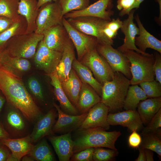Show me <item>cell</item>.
Instances as JSON below:
<instances>
[{
  "label": "cell",
  "mask_w": 161,
  "mask_h": 161,
  "mask_svg": "<svg viewBox=\"0 0 161 161\" xmlns=\"http://www.w3.org/2000/svg\"><path fill=\"white\" fill-rule=\"evenodd\" d=\"M107 121L110 125H120L133 131L143 129V124L136 110H127L108 114Z\"/></svg>",
  "instance_id": "obj_15"
},
{
  "label": "cell",
  "mask_w": 161,
  "mask_h": 161,
  "mask_svg": "<svg viewBox=\"0 0 161 161\" xmlns=\"http://www.w3.org/2000/svg\"><path fill=\"white\" fill-rule=\"evenodd\" d=\"M7 161H18V160L12 153H10L9 155L7 160Z\"/></svg>",
  "instance_id": "obj_55"
},
{
  "label": "cell",
  "mask_w": 161,
  "mask_h": 161,
  "mask_svg": "<svg viewBox=\"0 0 161 161\" xmlns=\"http://www.w3.org/2000/svg\"><path fill=\"white\" fill-rule=\"evenodd\" d=\"M117 150L103 147L94 148L93 160L95 161H108L112 160L117 154Z\"/></svg>",
  "instance_id": "obj_38"
},
{
  "label": "cell",
  "mask_w": 161,
  "mask_h": 161,
  "mask_svg": "<svg viewBox=\"0 0 161 161\" xmlns=\"http://www.w3.org/2000/svg\"><path fill=\"white\" fill-rule=\"evenodd\" d=\"M20 113L17 110H10L7 114L6 120L13 133L20 134L25 130V123Z\"/></svg>",
  "instance_id": "obj_35"
},
{
  "label": "cell",
  "mask_w": 161,
  "mask_h": 161,
  "mask_svg": "<svg viewBox=\"0 0 161 161\" xmlns=\"http://www.w3.org/2000/svg\"><path fill=\"white\" fill-rule=\"evenodd\" d=\"M62 24L76 49L78 61L87 52L96 48L98 43L96 38L86 35L75 29L64 17Z\"/></svg>",
  "instance_id": "obj_10"
},
{
  "label": "cell",
  "mask_w": 161,
  "mask_h": 161,
  "mask_svg": "<svg viewBox=\"0 0 161 161\" xmlns=\"http://www.w3.org/2000/svg\"><path fill=\"white\" fill-rule=\"evenodd\" d=\"M136 0H117V9L123 12L129 8L134 4Z\"/></svg>",
  "instance_id": "obj_46"
},
{
  "label": "cell",
  "mask_w": 161,
  "mask_h": 161,
  "mask_svg": "<svg viewBox=\"0 0 161 161\" xmlns=\"http://www.w3.org/2000/svg\"><path fill=\"white\" fill-rule=\"evenodd\" d=\"M100 101V97L95 90L88 84L82 83L76 107L80 114L87 112Z\"/></svg>",
  "instance_id": "obj_24"
},
{
  "label": "cell",
  "mask_w": 161,
  "mask_h": 161,
  "mask_svg": "<svg viewBox=\"0 0 161 161\" xmlns=\"http://www.w3.org/2000/svg\"><path fill=\"white\" fill-rule=\"evenodd\" d=\"M38 0H19L18 14L26 20L27 27L26 34L35 32L36 30V20L39 9L37 7Z\"/></svg>",
  "instance_id": "obj_23"
},
{
  "label": "cell",
  "mask_w": 161,
  "mask_h": 161,
  "mask_svg": "<svg viewBox=\"0 0 161 161\" xmlns=\"http://www.w3.org/2000/svg\"><path fill=\"white\" fill-rule=\"evenodd\" d=\"M35 160L38 161H54L55 157L47 140L43 139L34 147L28 154Z\"/></svg>",
  "instance_id": "obj_32"
},
{
  "label": "cell",
  "mask_w": 161,
  "mask_h": 161,
  "mask_svg": "<svg viewBox=\"0 0 161 161\" xmlns=\"http://www.w3.org/2000/svg\"><path fill=\"white\" fill-rule=\"evenodd\" d=\"M130 85V80L120 72H115L112 80L103 83L100 101L110 113L119 112L123 108Z\"/></svg>",
  "instance_id": "obj_3"
},
{
  "label": "cell",
  "mask_w": 161,
  "mask_h": 161,
  "mask_svg": "<svg viewBox=\"0 0 161 161\" xmlns=\"http://www.w3.org/2000/svg\"><path fill=\"white\" fill-rule=\"evenodd\" d=\"M139 154L136 161H146L145 155L144 148L139 147Z\"/></svg>",
  "instance_id": "obj_50"
},
{
  "label": "cell",
  "mask_w": 161,
  "mask_h": 161,
  "mask_svg": "<svg viewBox=\"0 0 161 161\" xmlns=\"http://www.w3.org/2000/svg\"><path fill=\"white\" fill-rule=\"evenodd\" d=\"M123 22L119 18L112 19L109 21L103 30L105 35L109 39L114 38L117 34L118 31L122 25Z\"/></svg>",
  "instance_id": "obj_39"
},
{
  "label": "cell",
  "mask_w": 161,
  "mask_h": 161,
  "mask_svg": "<svg viewBox=\"0 0 161 161\" xmlns=\"http://www.w3.org/2000/svg\"><path fill=\"white\" fill-rule=\"evenodd\" d=\"M144 0H136L133 5L128 9L124 12H120L119 13V15L120 16H123L127 14L128 15L130 12L134 8H138L139 7L140 4Z\"/></svg>",
  "instance_id": "obj_47"
},
{
  "label": "cell",
  "mask_w": 161,
  "mask_h": 161,
  "mask_svg": "<svg viewBox=\"0 0 161 161\" xmlns=\"http://www.w3.org/2000/svg\"><path fill=\"white\" fill-rule=\"evenodd\" d=\"M19 0H0V16L17 21L21 15L18 13Z\"/></svg>",
  "instance_id": "obj_34"
},
{
  "label": "cell",
  "mask_w": 161,
  "mask_h": 161,
  "mask_svg": "<svg viewBox=\"0 0 161 161\" xmlns=\"http://www.w3.org/2000/svg\"><path fill=\"white\" fill-rule=\"evenodd\" d=\"M72 67L82 82L91 86L101 97L103 85L94 78L91 71L76 58L73 61Z\"/></svg>",
  "instance_id": "obj_29"
},
{
  "label": "cell",
  "mask_w": 161,
  "mask_h": 161,
  "mask_svg": "<svg viewBox=\"0 0 161 161\" xmlns=\"http://www.w3.org/2000/svg\"><path fill=\"white\" fill-rule=\"evenodd\" d=\"M48 76L51 79L50 83L54 87V95L60 103L61 110L68 114H80L78 110L72 103L64 92L56 70Z\"/></svg>",
  "instance_id": "obj_21"
},
{
  "label": "cell",
  "mask_w": 161,
  "mask_h": 161,
  "mask_svg": "<svg viewBox=\"0 0 161 161\" xmlns=\"http://www.w3.org/2000/svg\"><path fill=\"white\" fill-rule=\"evenodd\" d=\"M58 0H38L37 7L38 9L44 4L51 1H58Z\"/></svg>",
  "instance_id": "obj_53"
},
{
  "label": "cell",
  "mask_w": 161,
  "mask_h": 161,
  "mask_svg": "<svg viewBox=\"0 0 161 161\" xmlns=\"http://www.w3.org/2000/svg\"><path fill=\"white\" fill-rule=\"evenodd\" d=\"M98 53L106 60L114 72H120L130 80L132 77L130 63L127 58L112 45L98 43L96 47Z\"/></svg>",
  "instance_id": "obj_9"
},
{
  "label": "cell",
  "mask_w": 161,
  "mask_h": 161,
  "mask_svg": "<svg viewBox=\"0 0 161 161\" xmlns=\"http://www.w3.org/2000/svg\"><path fill=\"white\" fill-rule=\"evenodd\" d=\"M144 151L145 155L146 161H153V151L147 149H145Z\"/></svg>",
  "instance_id": "obj_51"
},
{
  "label": "cell",
  "mask_w": 161,
  "mask_h": 161,
  "mask_svg": "<svg viewBox=\"0 0 161 161\" xmlns=\"http://www.w3.org/2000/svg\"><path fill=\"white\" fill-rule=\"evenodd\" d=\"M79 61L91 71L96 80L102 85L105 81L112 80L114 74L115 72L96 48L86 53Z\"/></svg>",
  "instance_id": "obj_7"
},
{
  "label": "cell",
  "mask_w": 161,
  "mask_h": 161,
  "mask_svg": "<svg viewBox=\"0 0 161 161\" xmlns=\"http://www.w3.org/2000/svg\"><path fill=\"white\" fill-rule=\"evenodd\" d=\"M135 10H132L128 14V18L124 20L120 28L121 31L124 35L123 43L118 47L117 49L123 53L127 50H134L139 53L148 55V53L140 50L135 44V38L139 34V29L134 21Z\"/></svg>",
  "instance_id": "obj_14"
},
{
  "label": "cell",
  "mask_w": 161,
  "mask_h": 161,
  "mask_svg": "<svg viewBox=\"0 0 161 161\" xmlns=\"http://www.w3.org/2000/svg\"><path fill=\"white\" fill-rule=\"evenodd\" d=\"M154 61L153 65V70L155 76V80L161 83V55L157 52H154Z\"/></svg>",
  "instance_id": "obj_43"
},
{
  "label": "cell",
  "mask_w": 161,
  "mask_h": 161,
  "mask_svg": "<svg viewBox=\"0 0 161 161\" xmlns=\"http://www.w3.org/2000/svg\"><path fill=\"white\" fill-rule=\"evenodd\" d=\"M28 86L30 92L38 100L43 101L44 97L41 84L35 78L32 77L28 81Z\"/></svg>",
  "instance_id": "obj_41"
},
{
  "label": "cell",
  "mask_w": 161,
  "mask_h": 161,
  "mask_svg": "<svg viewBox=\"0 0 161 161\" xmlns=\"http://www.w3.org/2000/svg\"><path fill=\"white\" fill-rule=\"evenodd\" d=\"M137 108L143 124L147 125L161 109V97L147 98L140 101Z\"/></svg>",
  "instance_id": "obj_27"
},
{
  "label": "cell",
  "mask_w": 161,
  "mask_h": 161,
  "mask_svg": "<svg viewBox=\"0 0 161 161\" xmlns=\"http://www.w3.org/2000/svg\"><path fill=\"white\" fill-rule=\"evenodd\" d=\"M10 138V135L4 129L0 119V139Z\"/></svg>",
  "instance_id": "obj_49"
},
{
  "label": "cell",
  "mask_w": 161,
  "mask_h": 161,
  "mask_svg": "<svg viewBox=\"0 0 161 161\" xmlns=\"http://www.w3.org/2000/svg\"><path fill=\"white\" fill-rule=\"evenodd\" d=\"M43 39L45 45L49 49L63 52L69 37L62 24L54 26L43 32Z\"/></svg>",
  "instance_id": "obj_17"
},
{
  "label": "cell",
  "mask_w": 161,
  "mask_h": 161,
  "mask_svg": "<svg viewBox=\"0 0 161 161\" xmlns=\"http://www.w3.org/2000/svg\"><path fill=\"white\" fill-rule=\"evenodd\" d=\"M0 90L7 102L33 122L44 115L27 91L20 76L0 66Z\"/></svg>",
  "instance_id": "obj_1"
},
{
  "label": "cell",
  "mask_w": 161,
  "mask_h": 161,
  "mask_svg": "<svg viewBox=\"0 0 161 161\" xmlns=\"http://www.w3.org/2000/svg\"><path fill=\"white\" fill-rule=\"evenodd\" d=\"M0 141L10 149L12 154L18 161L24 156L28 154L34 145L30 135L17 139L2 138L0 139Z\"/></svg>",
  "instance_id": "obj_22"
},
{
  "label": "cell",
  "mask_w": 161,
  "mask_h": 161,
  "mask_svg": "<svg viewBox=\"0 0 161 161\" xmlns=\"http://www.w3.org/2000/svg\"><path fill=\"white\" fill-rule=\"evenodd\" d=\"M14 22L8 18L0 16V34L10 27Z\"/></svg>",
  "instance_id": "obj_45"
},
{
  "label": "cell",
  "mask_w": 161,
  "mask_h": 161,
  "mask_svg": "<svg viewBox=\"0 0 161 161\" xmlns=\"http://www.w3.org/2000/svg\"><path fill=\"white\" fill-rule=\"evenodd\" d=\"M142 140L140 135L137 131H132L129 137V147L133 148H138L141 144Z\"/></svg>",
  "instance_id": "obj_44"
},
{
  "label": "cell",
  "mask_w": 161,
  "mask_h": 161,
  "mask_svg": "<svg viewBox=\"0 0 161 161\" xmlns=\"http://www.w3.org/2000/svg\"><path fill=\"white\" fill-rule=\"evenodd\" d=\"M113 7L112 0H98L83 9L72 11L64 15V17L68 19L82 16H90L110 21L114 13L112 10Z\"/></svg>",
  "instance_id": "obj_12"
},
{
  "label": "cell",
  "mask_w": 161,
  "mask_h": 161,
  "mask_svg": "<svg viewBox=\"0 0 161 161\" xmlns=\"http://www.w3.org/2000/svg\"><path fill=\"white\" fill-rule=\"evenodd\" d=\"M5 101V99L0 95V112L3 107Z\"/></svg>",
  "instance_id": "obj_56"
},
{
  "label": "cell",
  "mask_w": 161,
  "mask_h": 161,
  "mask_svg": "<svg viewBox=\"0 0 161 161\" xmlns=\"http://www.w3.org/2000/svg\"><path fill=\"white\" fill-rule=\"evenodd\" d=\"M148 97L155 98L161 96V83L154 80L141 82L139 84Z\"/></svg>",
  "instance_id": "obj_37"
},
{
  "label": "cell",
  "mask_w": 161,
  "mask_h": 161,
  "mask_svg": "<svg viewBox=\"0 0 161 161\" xmlns=\"http://www.w3.org/2000/svg\"><path fill=\"white\" fill-rule=\"evenodd\" d=\"M62 54L48 47L42 40L38 44L34 57L35 65L48 75L56 70Z\"/></svg>",
  "instance_id": "obj_11"
},
{
  "label": "cell",
  "mask_w": 161,
  "mask_h": 161,
  "mask_svg": "<svg viewBox=\"0 0 161 161\" xmlns=\"http://www.w3.org/2000/svg\"><path fill=\"white\" fill-rule=\"evenodd\" d=\"M10 154L6 148L0 145V161H7Z\"/></svg>",
  "instance_id": "obj_48"
},
{
  "label": "cell",
  "mask_w": 161,
  "mask_h": 161,
  "mask_svg": "<svg viewBox=\"0 0 161 161\" xmlns=\"http://www.w3.org/2000/svg\"><path fill=\"white\" fill-rule=\"evenodd\" d=\"M22 161H33L35 160L30 156L28 155L24 156L21 158Z\"/></svg>",
  "instance_id": "obj_54"
},
{
  "label": "cell",
  "mask_w": 161,
  "mask_h": 161,
  "mask_svg": "<svg viewBox=\"0 0 161 161\" xmlns=\"http://www.w3.org/2000/svg\"><path fill=\"white\" fill-rule=\"evenodd\" d=\"M122 53L130 63L132 75L130 85H137L142 82L155 80L153 70L154 61L153 54L144 55L131 50H126Z\"/></svg>",
  "instance_id": "obj_4"
},
{
  "label": "cell",
  "mask_w": 161,
  "mask_h": 161,
  "mask_svg": "<svg viewBox=\"0 0 161 161\" xmlns=\"http://www.w3.org/2000/svg\"><path fill=\"white\" fill-rule=\"evenodd\" d=\"M43 38V34L35 32L15 36L6 43L4 50L12 56L30 58L34 57L38 44Z\"/></svg>",
  "instance_id": "obj_5"
},
{
  "label": "cell",
  "mask_w": 161,
  "mask_h": 161,
  "mask_svg": "<svg viewBox=\"0 0 161 161\" xmlns=\"http://www.w3.org/2000/svg\"><path fill=\"white\" fill-rule=\"evenodd\" d=\"M53 105L58 115V119L52 129L54 133L64 134L75 131L80 128L88 112L77 115L68 114L63 111L60 106L55 103Z\"/></svg>",
  "instance_id": "obj_13"
},
{
  "label": "cell",
  "mask_w": 161,
  "mask_h": 161,
  "mask_svg": "<svg viewBox=\"0 0 161 161\" xmlns=\"http://www.w3.org/2000/svg\"><path fill=\"white\" fill-rule=\"evenodd\" d=\"M109 109L101 101L92 107L79 128L86 129L95 127L109 129L110 125L107 121Z\"/></svg>",
  "instance_id": "obj_16"
},
{
  "label": "cell",
  "mask_w": 161,
  "mask_h": 161,
  "mask_svg": "<svg viewBox=\"0 0 161 161\" xmlns=\"http://www.w3.org/2000/svg\"><path fill=\"white\" fill-rule=\"evenodd\" d=\"M64 16L73 11L83 9L89 5L90 0H58Z\"/></svg>",
  "instance_id": "obj_36"
},
{
  "label": "cell",
  "mask_w": 161,
  "mask_h": 161,
  "mask_svg": "<svg viewBox=\"0 0 161 161\" xmlns=\"http://www.w3.org/2000/svg\"><path fill=\"white\" fill-rule=\"evenodd\" d=\"M0 66L18 76L27 72L31 68V64L27 59L9 55L5 51L1 58Z\"/></svg>",
  "instance_id": "obj_26"
},
{
  "label": "cell",
  "mask_w": 161,
  "mask_h": 161,
  "mask_svg": "<svg viewBox=\"0 0 161 161\" xmlns=\"http://www.w3.org/2000/svg\"><path fill=\"white\" fill-rule=\"evenodd\" d=\"M94 148H89L73 154L70 159L72 161H92Z\"/></svg>",
  "instance_id": "obj_42"
},
{
  "label": "cell",
  "mask_w": 161,
  "mask_h": 161,
  "mask_svg": "<svg viewBox=\"0 0 161 161\" xmlns=\"http://www.w3.org/2000/svg\"><path fill=\"white\" fill-rule=\"evenodd\" d=\"M75 131L72 137L74 154L90 148H107L117 150L115 143L121 134L120 131H107L99 127L79 128Z\"/></svg>",
  "instance_id": "obj_2"
},
{
  "label": "cell",
  "mask_w": 161,
  "mask_h": 161,
  "mask_svg": "<svg viewBox=\"0 0 161 161\" xmlns=\"http://www.w3.org/2000/svg\"><path fill=\"white\" fill-rule=\"evenodd\" d=\"M5 47H0V62L1 57L4 51Z\"/></svg>",
  "instance_id": "obj_57"
},
{
  "label": "cell",
  "mask_w": 161,
  "mask_h": 161,
  "mask_svg": "<svg viewBox=\"0 0 161 161\" xmlns=\"http://www.w3.org/2000/svg\"><path fill=\"white\" fill-rule=\"evenodd\" d=\"M61 83L67 97L72 103L76 107L82 82L74 69H72L68 78L61 81Z\"/></svg>",
  "instance_id": "obj_28"
},
{
  "label": "cell",
  "mask_w": 161,
  "mask_h": 161,
  "mask_svg": "<svg viewBox=\"0 0 161 161\" xmlns=\"http://www.w3.org/2000/svg\"><path fill=\"white\" fill-rule=\"evenodd\" d=\"M64 16L58 1L44 4L39 8L35 32L42 34L44 31L50 27L62 24Z\"/></svg>",
  "instance_id": "obj_8"
},
{
  "label": "cell",
  "mask_w": 161,
  "mask_h": 161,
  "mask_svg": "<svg viewBox=\"0 0 161 161\" xmlns=\"http://www.w3.org/2000/svg\"><path fill=\"white\" fill-rule=\"evenodd\" d=\"M60 161H69L73 154V142L71 132L60 136H48Z\"/></svg>",
  "instance_id": "obj_19"
},
{
  "label": "cell",
  "mask_w": 161,
  "mask_h": 161,
  "mask_svg": "<svg viewBox=\"0 0 161 161\" xmlns=\"http://www.w3.org/2000/svg\"><path fill=\"white\" fill-rule=\"evenodd\" d=\"M161 127V109L152 117L146 126L143 128L142 135L155 132Z\"/></svg>",
  "instance_id": "obj_40"
},
{
  "label": "cell",
  "mask_w": 161,
  "mask_h": 161,
  "mask_svg": "<svg viewBox=\"0 0 161 161\" xmlns=\"http://www.w3.org/2000/svg\"><path fill=\"white\" fill-rule=\"evenodd\" d=\"M27 27L26 19L21 15L10 27L0 34V47H4L6 43L12 37L26 34Z\"/></svg>",
  "instance_id": "obj_31"
},
{
  "label": "cell",
  "mask_w": 161,
  "mask_h": 161,
  "mask_svg": "<svg viewBox=\"0 0 161 161\" xmlns=\"http://www.w3.org/2000/svg\"><path fill=\"white\" fill-rule=\"evenodd\" d=\"M160 128L155 132L143 135V139L139 147L150 150L161 156Z\"/></svg>",
  "instance_id": "obj_33"
},
{
  "label": "cell",
  "mask_w": 161,
  "mask_h": 161,
  "mask_svg": "<svg viewBox=\"0 0 161 161\" xmlns=\"http://www.w3.org/2000/svg\"><path fill=\"white\" fill-rule=\"evenodd\" d=\"M148 97L142 89L137 85L129 86L123 108L126 110H135L139 103Z\"/></svg>",
  "instance_id": "obj_30"
},
{
  "label": "cell",
  "mask_w": 161,
  "mask_h": 161,
  "mask_svg": "<svg viewBox=\"0 0 161 161\" xmlns=\"http://www.w3.org/2000/svg\"><path fill=\"white\" fill-rule=\"evenodd\" d=\"M95 0V1H97L98 0Z\"/></svg>",
  "instance_id": "obj_58"
},
{
  "label": "cell",
  "mask_w": 161,
  "mask_h": 161,
  "mask_svg": "<svg viewBox=\"0 0 161 161\" xmlns=\"http://www.w3.org/2000/svg\"><path fill=\"white\" fill-rule=\"evenodd\" d=\"M74 47L69 38L65 44L61 58L56 69L61 81L68 78L72 69V64L75 58Z\"/></svg>",
  "instance_id": "obj_25"
},
{
  "label": "cell",
  "mask_w": 161,
  "mask_h": 161,
  "mask_svg": "<svg viewBox=\"0 0 161 161\" xmlns=\"http://www.w3.org/2000/svg\"><path fill=\"white\" fill-rule=\"evenodd\" d=\"M159 4V16L157 18H155V21L157 24L160 25H161V0H155Z\"/></svg>",
  "instance_id": "obj_52"
},
{
  "label": "cell",
  "mask_w": 161,
  "mask_h": 161,
  "mask_svg": "<svg viewBox=\"0 0 161 161\" xmlns=\"http://www.w3.org/2000/svg\"><path fill=\"white\" fill-rule=\"evenodd\" d=\"M134 18L138 25L139 34L136 36L135 44L137 48L143 52H145L147 48L154 49L161 54V41L149 32L142 24L138 14Z\"/></svg>",
  "instance_id": "obj_20"
},
{
  "label": "cell",
  "mask_w": 161,
  "mask_h": 161,
  "mask_svg": "<svg viewBox=\"0 0 161 161\" xmlns=\"http://www.w3.org/2000/svg\"><path fill=\"white\" fill-rule=\"evenodd\" d=\"M56 110L51 109L38 120L30 135L32 143L38 142L46 136L54 135L52 129L58 115Z\"/></svg>",
  "instance_id": "obj_18"
},
{
  "label": "cell",
  "mask_w": 161,
  "mask_h": 161,
  "mask_svg": "<svg viewBox=\"0 0 161 161\" xmlns=\"http://www.w3.org/2000/svg\"><path fill=\"white\" fill-rule=\"evenodd\" d=\"M66 19L69 23L77 30L96 38L98 43L113 45V40L109 38L103 32L106 25L109 21L90 16H82Z\"/></svg>",
  "instance_id": "obj_6"
}]
</instances>
